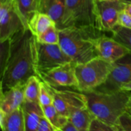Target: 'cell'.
Returning <instances> with one entry per match:
<instances>
[{"label": "cell", "instance_id": "cell-1", "mask_svg": "<svg viewBox=\"0 0 131 131\" xmlns=\"http://www.w3.org/2000/svg\"><path fill=\"white\" fill-rule=\"evenodd\" d=\"M37 41L29 29H23L10 38L7 63L1 72V91L19 84H25L33 75H37Z\"/></svg>", "mask_w": 131, "mask_h": 131}, {"label": "cell", "instance_id": "cell-2", "mask_svg": "<svg viewBox=\"0 0 131 131\" xmlns=\"http://www.w3.org/2000/svg\"><path fill=\"white\" fill-rule=\"evenodd\" d=\"M105 32L97 28L69 27L59 29V45L75 65L97 57L94 40Z\"/></svg>", "mask_w": 131, "mask_h": 131}, {"label": "cell", "instance_id": "cell-3", "mask_svg": "<svg viewBox=\"0 0 131 131\" xmlns=\"http://www.w3.org/2000/svg\"><path fill=\"white\" fill-rule=\"evenodd\" d=\"M83 93L86 97L87 107L95 117L113 126L129 107V91L121 90L110 93L91 91Z\"/></svg>", "mask_w": 131, "mask_h": 131}, {"label": "cell", "instance_id": "cell-4", "mask_svg": "<svg viewBox=\"0 0 131 131\" xmlns=\"http://www.w3.org/2000/svg\"><path fill=\"white\" fill-rule=\"evenodd\" d=\"M113 67V63L99 56L84 63L75 65L78 91L85 93L97 89L106 81Z\"/></svg>", "mask_w": 131, "mask_h": 131}, {"label": "cell", "instance_id": "cell-5", "mask_svg": "<svg viewBox=\"0 0 131 131\" xmlns=\"http://www.w3.org/2000/svg\"><path fill=\"white\" fill-rule=\"evenodd\" d=\"M69 27L97 28L94 0H66L59 29Z\"/></svg>", "mask_w": 131, "mask_h": 131}, {"label": "cell", "instance_id": "cell-6", "mask_svg": "<svg viewBox=\"0 0 131 131\" xmlns=\"http://www.w3.org/2000/svg\"><path fill=\"white\" fill-rule=\"evenodd\" d=\"M48 86L53 96V105L63 116L69 118L75 111L87 107L86 97L82 92Z\"/></svg>", "mask_w": 131, "mask_h": 131}, {"label": "cell", "instance_id": "cell-7", "mask_svg": "<svg viewBox=\"0 0 131 131\" xmlns=\"http://www.w3.org/2000/svg\"><path fill=\"white\" fill-rule=\"evenodd\" d=\"M125 6L120 0H94L97 28L105 33L111 32L118 25L119 14Z\"/></svg>", "mask_w": 131, "mask_h": 131}, {"label": "cell", "instance_id": "cell-8", "mask_svg": "<svg viewBox=\"0 0 131 131\" xmlns=\"http://www.w3.org/2000/svg\"><path fill=\"white\" fill-rule=\"evenodd\" d=\"M72 61L59 44H43L37 42V71L38 77Z\"/></svg>", "mask_w": 131, "mask_h": 131}, {"label": "cell", "instance_id": "cell-9", "mask_svg": "<svg viewBox=\"0 0 131 131\" xmlns=\"http://www.w3.org/2000/svg\"><path fill=\"white\" fill-rule=\"evenodd\" d=\"M26 29L14 0H0V42L12 38Z\"/></svg>", "mask_w": 131, "mask_h": 131}, {"label": "cell", "instance_id": "cell-10", "mask_svg": "<svg viewBox=\"0 0 131 131\" xmlns=\"http://www.w3.org/2000/svg\"><path fill=\"white\" fill-rule=\"evenodd\" d=\"M113 67L106 81L93 91L110 93L121 90L131 81V52L113 63Z\"/></svg>", "mask_w": 131, "mask_h": 131}, {"label": "cell", "instance_id": "cell-11", "mask_svg": "<svg viewBox=\"0 0 131 131\" xmlns=\"http://www.w3.org/2000/svg\"><path fill=\"white\" fill-rule=\"evenodd\" d=\"M41 81L54 88H70L78 90L75 64L72 62L56 67L39 76Z\"/></svg>", "mask_w": 131, "mask_h": 131}, {"label": "cell", "instance_id": "cell-12", "mask_svg": "<svg viewBox=\"0 0 131 131\" xmlns=\"http://www.w3.org/2000/svg\"><path fill=\"white\" fill-rule=\"evenodd\" d=\"M94 42L97 56L111 63L130 52L127 47L106 33L97 37Z\"/></svg>", "mask_w": 131, "mask_h": 131}, {"label": "cell", "instance_id": "cell-13", "mask_svg": "<svg viewBox=\"0 0 131 131\" xmlns=\"http://www.w3.org/2000/svg\"><path fill=\"white\" fill-rule=\"evenodd\" d=\"M25 84H19L6 91H1L0 110L6 114L23 106L24 102Z\"/></svg>", "mask_w": 131, "mask_h": 131}, {"label": "cell", "instance_id": "cell-14", "mask_svg": "<svg viewBox=\"0 0 131 131\" xmlns=\"http://www.w3.org/2000/svg\"><path fill=\"white\" fill-rule=\"evenodd\" d=\"M0 124L2 131H26L22 106L9 114L0 110Z\"/></svg>", "mask_w": 131, "mask_h": 131}, {"label": "cell", "instance_id": "cell-15", "mask_svg": "<svg viewBox=\"0 0 131 131\" xmlns=\"http://www.w3.org/2000/svg\"><path fill=\"white\" fill-rule=\"evenodd\" d=\"M24 113L26 131H37L43 110L38 102H24L22 106Z\"/></svg>", "mask_w": 131, "mask_h": 131}, {"label": "cell", "instance_id": "cell-16", "mask_svg": "<svg viewBox=\"0 0 131 131\" xmlns=\"http://www.w3.org/2000/svg\"><path fill=\"white\" fill-rule=\"evenodd\" d=\"M66 0H40L39 12L47 14L59 26L63 14Z\"/></svg>", "mask_w": 131, "mask_h": 131}, {"label": "cell", "instance_id": "cell-17", "mask_svg": "<svg viewBox=\"0 0 131 131\" xmlns=\"http://www.w3.org/2000/svg\"><path fill=\"white\" fill-rule=\"evenodd\" d=\"M14 2L24 28L29 29V20L37 12L39 11L40 0H14Z\"/></svg>", "mask_w": 131, "mask_h": 131}, {"label": "cell", "instance_id": "cell-18", "mask_svg": "<svg viewBox=\"0 0 131 131\" xmlns=\"http://www.w3.org/2000/svg\"><path fill=\"white\" fill-rule=\"evenodd\" d=\"M56 24L47 14L41 12H37L29 19L28 29L35 37L46 31L51 26Z\"/></svg>", "mask_w": 131, "mask_h": 131}, {"label": "cell", "instance_id": "cell-19", "mask_svg": "<svg viewBox=\"0 0 131 131\" xmlns=\"http://www.w3.org/2000/svg\"><path fill=\"white\" fill-rule=\"evenodd\" d=\"M94 118V115L88 107H86L71 114L69 120L78 131H88L91 122Z\"/></svg>", "mask_w": 131, "mask_h": 131}, {"label": "cell", "instance_id": "cell-20", "mask_svg": "<svg viewBox=\"0 0 131 131\" xmlns=\"http://www.w3.org/2000/svg\"><path fill=\"white\" fill-rule=\"evenodd\" d=\"M41 79L37 75H33L27 80L24 87V102H38Z\"/></svg>", "mask_w": 131, "mask_h": 131}, {"label": "cell", "instance_id": "cell-21", "mask_svg": "<svg viewBox=\"0 0 131 131\" xmlns=\"http://www.w3.org/2000/svg\"><path fill=\"white\" fill-rule=\"evenodd\" d=\"M41 107L43 110L44 116L56 129L62 127L69 122V118L61 115L53 104Z\"/></svg>", "mask_w": 131, "mask_h": 131}, {"label": "cell", "instance_id": "cell-22", "mask_svg": "<svg viewBox=\"0 0 131 131\" xmlns=\"http://www.w3.org/2000/svg\"><path fill=\"white\" fill-rule=\"evenodd\" d=\"M110 33L112 38L127 47L131 52V29L117 25Z\"/></svg>", "mask_w": 131, "mask_h": 131}, {"label": "cell", "instance_id": "cell-23", "mask_svg": "<svg viewBox=\"0 0 131 131\" xmlns=\"http://www.w3.org/2000/svg\"><path fill=\"white\" fill-rule=\"evenodd\" d=\"M36 38L37 42L43 44H59V29L56 24H52Z\"/></svg>", "mask_w": 131, "mask_h": 131}, {"label": "cell", "instance_id": "cell-24", "mask_svg": "<svg viewBox=\"0 0 131 131\" xmlns=\"http://www.w3.org/2000/svg\"><path fill=\"white\" fill-rule=\"evenodd\" d=\"M38 103L41 106L53 104V96L49 86L42 81H41L40 86Z\"/></svg>", "mask_w": 131, "mask_h": 131}, {"label": "cell", "instance_id": "cell-25", "mask_svg": "<svg viewBox=\"0 0 131 131\" xmlns=\"http://www.w3.org/2000/svg\"><path fill=\"white\" fill-rule=\"evenodd\" d=\"M116 131H131V114L129 111L124 113L118 118L115 125Z\"/></svg>", "mask_w": 131, "mask_h": 131}, {"label": "cell", "instance_id": "cell-26", "mask_svg": "<svg viewBox=\"0 0 131 131\" xmlns=\"http://www.w3.org/2000/svg\"><path fill=\"white\" fill-rule=\"evenodd\" d=\"M88 131H116V129L115 126L95 117L91 122Z\"/></svg>", "mask_w": 131, "mask_h": 131}, {"label": "cell", "instance_id": "cell-27", "mask_svg": "<svg viewBox=\"0 0 131 131\" xmlns=\"http://www.w3.org/2000/svg\"><path fill=\"white\" fill-rule=\"evenodd\" d=\"M10 48V39L1 42V53H0V67L1 72L3 70L9 57Z\"/></svg>", "mask_w": 131, "mask_h": 131}, {"label": "cell", "instance_id": "cell-28", "mask_svg": "<svg viewBox=\"0 0 131 131\" xmlns=\"http://www.w3.org/2000/svg\"><path fill=\"white\" fill-rule=\"evenodd\" d=\"M118 25L131 29V16L127 14L124 10L119 14Z\"/></svg>", "mask_w": 131, "mask_h": 131}, {"label": "cell", "instance_id": "cell-29", "mask_svg": "<svg viewBox=\"0 0 131 131\" xmlns=\"http://www.w3.org/2000/svg\"><path fill=\"white\" fill-rule=\"evenodd\" d=\"M37 131H56V129L43 115L40 120Z\"/></svg>", "mask_w": 131, "mask_h": 131}, {"label": "cell", "instance_id": "cell-30", "mask_svg": "<svg viewBox=\"0 0 131 131\" xmlns=\"http://www.w3.org/2000/svg\"><path fill=\"white\" fill-rule=\"evenodd\" d=\"M56 131H78V130L69 120V122L65 125L60 129H56Z\"/></svg>", "mask_w": 131, "mask_h": 131}, {"label": "cell", "instance_id": "cell-31", "mask_svg": "<svg viewBox=\"0 0 131 131\" xmlns=\"http://www.w3.org/2000/svg\"><path fill=\"white\" fill-rule=\"evenodd\" d=\"M122 90H124L131 92V81L129 82V83H127V84H124V85L122 86Z\"/></svg>", "mask_w": 131, "mask_h": 131}, {"label": "cell", "instance_id": "cell-32", "mask_svg": "<svg viewBox=\"0 0 131 131\" xmlns=\"http://www.w3.org/2000/svg\"><path fill=\"white\" fill-rule=\"evenodd\" d=\"M124 11L131 16V3L126 5L125 8H124Z\"/></svg>", "mask_w": 131, "mask_h": 131}, {"label": "cell", "instance_id": "cell-33", "mask_svg": "<svg viewBox=\"0 0 131 131\" xmlns=\"http://www.w3.org/2000/svg\"><path fill=\"white\" fill-rule=\"evenodd\" d=\"M120 1L124 3H125V5H128V4L131 3V0H120Z\"/></svg>", "mask_w": 131, "mask_h": 131}, {"label": "cell", "instance_id": "cell-34", "mask_svg": "<svg viewBox=\"0 0 131 131\" xmlns=\"http://www.w3.org/2000/svg\"><path fill=\"white\" fill-rule=\"evenodd\" d=\"M129 107H131V97H130V101H129Z\"/></svg>", "mask_w": 131, "mask_h": 131}, {"label": "cell", "instance_id": "cell-35", "mask_svg": "<svg viewBox=\"0 0 131 131\" xmlns=\"http://www.w3.org/2000/svg\"><path fill=\"white\" fill-rule=\"evenodd\" d=\"M128 111L131 114V107H129V108L128 109Z\"/></svg>", "mask_w": 131, "mask_h": 131}, {"label": "cell", "instance_id": "cell-36", "mask_svg": "<svg viewBox=\"0 0 131 131\" xmlns=\"http://www.w3.org/2000/svg\"><path fill=\"white\" fill-rule=\"evenodd\" d=\"M100 1H102V0H100Z\"/></svg>", "mask_w": 131, "mask_h": 131}]
</instances>
